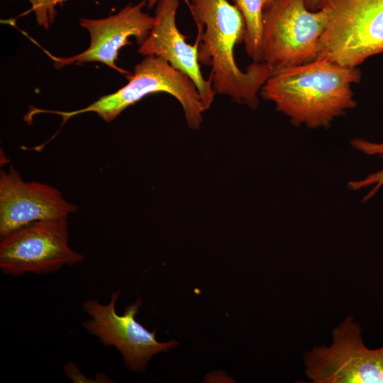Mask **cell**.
<instances>
[{
	"mask_svg": "<svg viewBox=\"0 0 383 383\" xmlns=\"http://www.w3.org/2000/svg\"><path fill=\"white\" fill-rule=\"evenodd\" d=\"M360 78L357 67L316 58L274 72L260 94L294 126L327 127L356 106L351 85Z\"/></svg>",
	"mask_w": 383,
	"mask_h": 383,
	"instance_id": "cell-1",
	"label": "cell"
},
{
	"mask_svg": "<svg viewBox=\"0 0 383 383\" xmlns=\"http://www.w3.org/2000/svg\"><path fill=\"white\" fill-rule=\"evenodd\" d=\"M196 23L199 63L211 67L209 78L216 94L255 109L258 94L273 69L266 62H254L242 71L234 57V48L243 42V16L228 0H184Z\"/></svg>",
	"mask_w": 383,
	"mask_h": 383,
	"instance_id": "cell-2",
	"label": "cell"
},
{
	"mask_svg": "<svg viewBox=\"0 0 383 383\" xmlns=\"http://www.w3.org/2000/svg\"><path fill=\"white\" fill-rule=\"evenodd\" d=\"M128 82L114 93L99 98L89 106L72 111H59L32 108L30 117L38 113H50L62 118V123L76 115L94 112L106 122H111L123 110L145 96L164 92L174 96L181 104L189 127L197 129L205 111L192 80L174 69L164 59L156 56L145 57L128 76Z\"/></svg>",
	"mask_w": 383,
	"mask_h": 383,
	"instance_id": "cell-3",
	"label": "cell"
},
{
	"mask_svg": "<svg viewBox=\"0 0 383 383\" xmlns=\"http://www.w3.org/2000/svg\"><path fill=\"white\" fill-rule=\"evenodd\" d=\"M327 16L316 58L357 67L383 52V0H321Z\"/></svg>",
	"mask_w": 383,
	"mask_h": 383,
	"instance_id": "cell-4",
	"label": "cell"
},
{
	"mask_svg": "<svg viewBox=\"0 0 383 383\" xmlns=\"http://www.w3.org/2000/svg\"><path fill=\"white\" fill-rule=\"evenodd\" d=\"M265 8L262 62L274 72L315 60L326 12L309 10L305 0H274Z\"/></svg>",
	"mask_w": 383,
	"mask_h": 383,
	"instance_id": "cell-5",
	"label": "cell"
},
{
	"mask_svg": "<svg viewBox=\"0 0 383 383\" xmlns=\"http://www.w3.org/2000/svg\"><path fill=\"white\" fill-rule=\"evenodd\" d=\"M83 261L69 245L67 218L33 222L1 236L0 270L5 275L49 274Z\"/></svg>",
	"mask_w": 383,
	"mask_h": 383,
	"instance_id": "cell-6",
	"label": "cell"
},
{
	"mask_svg": "<svg viewBox=\"0 0 383 383\" xmlns=\"http://www.w3.org/2000/svg\"><path fill=\"white\" fill-rule=\"evenodd\" d=\"M332 343L304 353L305 375L313 383H383V346L366 347L352 316L332 331Z\"/></svg>",
	"mask_w": 383,
	"mask_h": 383,
	"instance_id": "cell-7",
	"label": "cell"
},
{
	"mask_svg": "<svg viewBox=\"0 0 383 383\" xmlns=\"http://www.w3.org/2000/svg\"><path fill=\"white\" fill-rule=\"evenodd\" d=\"M120 292H112L106 304L97 299L84 301L82 309L89 318L83 323V326L104 347L115 348L128 369L144 371L154 355L168 352L179 343L159 342L156 339V330L149 331L136 321L135 315L143 303L140 298L127 306L123 315L117 313L116 305Z\"/></svg>",
	"mask_w": 383,
	"mask_h": 383,
	"instance_id": "cell-8",
	"label": "cell"
},
{
	"mask_svg": "<svg viewBox=\"0 0 383 383\" xmlns=\"http://www.w3.org/2000/svg\"><path fill=\"white\" fill-rule=\"evenodd\" d=\"M144 0L129 4L118 13L104 18H81L79 25L90 35V45L84 52L72 57H62L45 52L54 62V66L61 68L68 65L99 62L128 75L132 73L118 67L116 61L123 46L131 44L129 38L135 37L138 44L148 38L154 24V17L143 12Z\"/></svg>",
	"mask_w": 383,
	"mask_h": 383,
	"instance_id": "cell-9",
	"label": "cell"
},
{
	"mask_svg": "<svg viewBox=\"0 0 383 383\" xmlns=\"http://www.w3.org/2000/svg\"><path fill=\"white\" fill-rule=\"evenodd\" d=\"M77 206L55 187L23 180L11 165L0 172V236L29 223L67 218Z\"/></svg>",
	"mask_w": 383,
	"mask_h": 383,
	"instance_id": "cell-10",
	"label": "cell"
},
{
	"mask_svg": "<svg viewBox=\"0 0 383 383\" xmlns=\"http://www.w3.org/2000/svg\"><path fill=\"white\" fill-rule=\"evenodd\" d=\"M154 24L138 52L166 60L178 71L188 76L195 84L202 105L209 109L216 92L210 78L206 79L200 70L198 58L199 40L194 45L178 29L176 23L179 0H160L157 4Z\"/></svg>",
	"mask_w": 383,
	"mask_h": 383,
	"instance_id": "cell-11",
	"label": "cell"
},
{
	"mask_svg": "<svg viewBox=\"0 0 383 383\" xmlns=\"http://www.w3.org/2000/svg\"><path fill=\"white\" fill-rule=\"evenodd\" d=\"M245 23L243 43L247 54L255 62H262L264 0H233Z\"/></svg>",
	"mask_w": 383,
	"mask_h": 383,
	"instance_id": "cell-12",
	"label": "cell"
},
{
	"mask_svg": "<svg viewBox=\"0 0 383 383\" xmlns=\"http://www.w3.org/2000/svg\"><path fill=\"white\" fill-rule=\"evenodd\" d=\"M351 145L355 150L370 156H377L383 158V143H374L364 138H355L350 142ZM352 190H360L368 187H372L362 201L365 202L373 197L379 189L383 186V169L367 175L359 180H351L348 184Z\"/></svg>",
	"mask_w": 383,
	"mask_h": 383,
	"instance_id": "cell-13",
	"label": "cell"
},
{
	"mask_svg": "<svg viewBox=\"0 0 383 383\" xmlns=\"http://www.w3.org/2000/svg\"><path fill=\"white\" fill-rule=\"evenodd\" d=\"M31 5L36 21L40 26L48 30L57 16V6L65 0H27Z\"/></svg>",
	"mask_w": 383,
	"mask_h": 383,
	"instance_id": "cell-14",
	"label": "cell"
},
{
	"mask_svg": "<svg viewBox=\"0 0 383 383\" xmlns=\"http://www.w3.org/2000/svg\"><path fill=\"white\" fill-rule=\"evenodd\" d=\"M62 369L65 375L75 383L111 382V379L104 374H96L94 379L89 378L79 370L77 365L73 362L65 363Z\"/></svg>",
	"mask_w": 383,
	"mask_h": 383,
	"instance_id": "cell-15",
	"label": "cell"
},
{
	"mask_svg": "<svg viewBox=\"0 0 383 383\" xmlns=\"http://www.w3.org/2000/svg\"><path fill=\"white\" fill-rule=\"evenodd\" d=\"M306 7L311 11L319 9L321 0H305Z\"/></svg>",
	"mask_w": 383,
	"mask_h": 383,
	"instance_id": "cell-16",
	"label": "cell"
},
{
	"mask_svg": "<svg viewBox=\"0 0 383 383\" xmlns=\"http://www.w3.org/2000/svg\"><path fill=\"white\" fill-rule=\"evenodd\" d=\"M144 1L146 3V5L148 6V7L149 9H150V8H152L153 6H155V5H157V4L160 0H144Z\"/></svg>",
	"mask_w": 383,
	"mask_h": 383,
	"instance_id": "cell-17",
	"label": "cell"
},
{
	"mask_svg": "<svg viewBox=\"0 0 383 383\" xmlns=\"http://www.w3.org/2000/svg\"><path fill=\"white\" fill-rule=\"evenodd\" d=\"M274 1V0H264L265 6H267V5H269L270 4H271Z\"/></svg>",
	"mask_w": 383,
	"mask_h": 383,
	"instance_id": "cell-18",
	"label": "cell"
}]
</instances>
